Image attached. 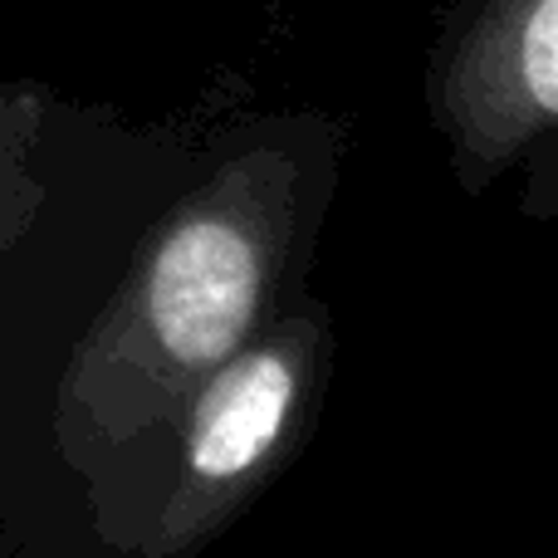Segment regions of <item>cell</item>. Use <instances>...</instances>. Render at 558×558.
Returning a JSON list of instances; mask_svg holds the SVG:
<instances>
[{
    "mask_svg": "<svg viewBox=\"0 0 558 558\" xmlns=\"http://www.w3.org/2000/svg\"><path fill=\"white\" fill-rule=\"evenodd\" d=\"M343 167L328 113H251L128 251L59 377L54 426L108 456L182 412L192 387L284 304Z\"/></svg>",
    "mask_w": 558,
    "mask_h": 558,
    "instance_id": "1",
    "label": "cell"
},
{
    "mask_svg": "<svg viewBox=\"0 0 558 558\" xmlns=\"http://www.w3.org/2000/svg\"><path fill=\"white\" fill-rule=\"evenodd\" d=\"M333 373V318L314 299H284L226 363H216L182 412L172 495L157 520L167 558L216 539L279 481L318 422Z\"/></svg>",
    "mask_w": 558,
    "mask_h": 558,
    "instance_id": "2",
    "label": "cell"
},
{
    "mask_svg": "<svg viewBox=\"0 0 558 558\" xmlns=\"http://www.w3.org/2000/svg\"><path fill=\"white\" fill-rule=\"evenodd\" d=\"M426 108L461 192L481 196L558 133V0H451Z\"/></svg>",
    "mask_w": 558,
    "mask_h": 558,
    "instance_id": "3",
    "label": "cell"
},
{
    "mask_svg": "<svg viewBox=\"0 0 558 558\" xmlns=\"http://www.w3.org/2000/svg\"><path fill=\"white\" fill-rule=\"evenodd\" d=\"M211 153L35 78H0V265L108 192L186 186Z\"/></svg>",
    "mask_w": 558,
    "mask_h": 558,
    "instance_id": "4",
    "label": "cell"
}]
</instances>
